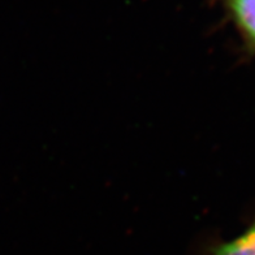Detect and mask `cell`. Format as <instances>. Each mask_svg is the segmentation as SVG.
<instances>
[{
    "mask_svg": "<svg viewBox=\"0 0 255 255\" xmlns=\"http://www.w3.org/2000/svg\"><path fill=\"white\" fill-rule=\"evenodd\" d=\"M245 50L255 55V0H220Z\"/></svg>",
    "mask_w": 255,
    "mask_h": 255,
    "instance_id": "cell-1",
    "label": "cell"
},
{
    "mask_svg": "<svg viewBox=\"0 0 255 255\" xmlns=\"http://www.w3.org/2000/svg\"><path fill=\"white\" fill-rule=\"evenodd\" d=\"M208 255H255V219L241 235L211 248Z\"/></svg>",
    "mask_w": 255,
    "mask_h": 255,
    "instance_id": "cell-2",
    "label": "cell"
}]
</instances>
